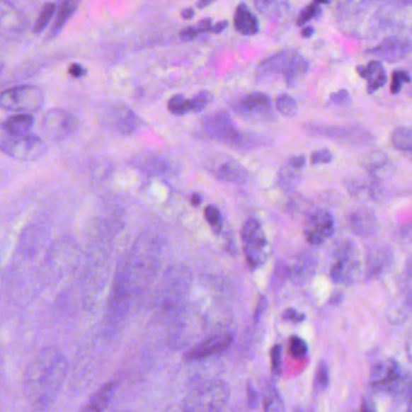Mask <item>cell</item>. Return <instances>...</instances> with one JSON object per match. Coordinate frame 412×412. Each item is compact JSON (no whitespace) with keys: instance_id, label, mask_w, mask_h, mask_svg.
Here are the masks:
<instances>
[{"instance_id":"obj_1","label":"cell","mask_w":412,"mask_h":412,"mask_svg":"<svg viewBox=\"0 0 412 412\" xmlns=\"http://www.w3.org/2000/svg\"><path fill=\"white\" fill-rule=\"evenodd\" d=\"M68 376V360L56 347H44L29 360L23 376V393L34 412L52 408Z\"/></svg>"},{"instance_id":"obj_2","label":"cell","mask_w":412,"mask_h":412,"mask_svg":"<svg viewBox=\"0 0 412 412\" xmlns=\"http://www.w3.org/2000/svg\"><path fill=\"white\" fill-rule=\"evenodd\" d=\"M160 263V242L156 236L144 234L140 236L132 251L120 261L127 280L133 299L139 295L151 282Z\"/></svg>"},{"instance_id":"obj_3","label":"cell","mask_w":412,"mask_h":412,"mask_svg":"<svg viewBox=\"0 0 412 412\" xmlns=\"http://www.w3.org/2000/svg\"><path fill=\"white\" fill-rule=\"evenodd\" d=\"M309 62L294 50H282L260 63L256 69L259 79L282 75L289 86H294L309 71Z\"/></svg>"},{"instance_id":"obj_4","label":"cell","mask_w":412,"mask_h":412,"mask_svg":"<svg viewBox=\"0 0 412 412\" xmlns=\"http://www.w3.org/2000/svg\"><path fill=\"white\" fill-rule=\"evenodd\" d=\"M133 295L122 268L118 265L110 292L107 301V326L109 329H118L126 319L132 305Z\"/></svg>"},{"instance_id":"obj_5","label":"cell","mask_w":412,"mask_h":412,"mask_svg":"<svg viewBox=\"0 0 412 412\" xmlns=\"http://www.w3.org/2000/svg\"><path fill=\"white\" fill-rule=\"evenodd\" d=\"M45 103L42 88L30 85L11 87L0 93V108L10 112L29 114L39 112Z\"/></svg>"},{"instance_id":"obj_6","label":"cell","mask_w":412,"mask_h":412,"mask_svg":"<svg viewBox=\"0 0 412 412\" xmlns=\"http://www.w3.org/2000/svg\"><path fill=\"white\" fill-rule=\"evenodd\" d=\"M0 150L17 161H35L47 151L44 140L34 135L13 137L0 131Z\"/></svg>"},{"instance_id":"obj_7","label":"cell","mask_w":412,"mask_h":412,"mask_svg":"<svg viewBox=\"0 0 412 412\" xmlns=\"http://www.w3.org/2000/svg\"><path fill=\"white\" fill-rule=\"evenodd\" d=\"M242 242L248 264L252 268H261L268 260V239L261 224L256 219H248L242 227Z\"/></svg>"},{"instance_id":"obj_8","label":"cell","mask_w":412,"mask_h":412,"mask_svg":"<svg viewBox=\"0 0 412 412\" xmlns=\"http://www.w3.org/2000/svg\"><path fill=\"white\" fill-rule=\"evenodd\" d=\"M360 271V258L355 244L347 241L336 249L334 263L330 268V278L338 285H350Z\"/></svg>"},{"instance_id":"obj_9","label":"cell","mask_w":412,"mask_h":412,"mask_svg":"<svg viewBox=\"0 0 412 412\" xmlns=\"http://www.w3.org/2000/svg\"><path fill=\"white\" fill-rule=\"evenodd\" d=\"M203 132L225 144L236 145L242 142V133L236 127L231 116L225 112L210 113L202 120Z\"/></svg>"},{"instance_id":"obj_10","label":"cell","mask_w":412,"mask_h":412,"mask_svg":"<svg viewBox=\"0 0 412 412\" xmlns=\"http://www.w3.org/2000/svg\"><path fill=\"white\" fill-rule=\"evenodd\" d=\"M236 114L251 121H268L273 118V104L268 95L254 92L237 99L234 103Z\"/></svg>"},{"instance_id":"obj_11","label":"cell","mask_w":412,"mask_h":412,"mask_svg":"<svg viewBox=\"0 0 412 412\" xmlns=\"http://www.w3.org/2000/svg\"><path fill=\"white\" fill-rule=\"evenodd\" d=\"M371 386L381 391H394L404 382V371L393 359L376 363L370 375Z\"/></svg>"},{"instance_id":"obj_12","label":"cell","mask_w":412,"mask_h":412,"mask_svg":"<svg viewBox=\"0 0 412 412\" xmlns=\"http://www.w3.org/2000/svg\"><path fill=\"white\" fill-rule=\"evenodd\" d=\"M42 128L50 139L63 140L74 132L76 120L67 110L55 108L46 113L44 116Z\"/></svg>"},{"instance_id":"obj_13","label":"cell","mask_w":412,"mask_h":412,"mask_svg":"<svg viewBox=\"0 0 412 412\" xmlns=\"http://www.w3.org/2000/svg\"><path fill=\"white\" fill-rule=\"evenodd\" d=\"M335 222L333 215L326 210H317L309 215L305 224V236L309 244H321L334 234Z\"/></svg>"},{"instance_id":"obj_14","label":"cell","mask_w":412,"mask_h":412,"mask_svg":"<svg viewBox=\"0 0 412 412\" xmlns=\"http://www.w3.org/2000/svg\"><path fill=\"white\" fill-rule=\"evenodd\" d=\"M410 49H411V44L408 39L389 37L386 38L384 42H379V45L375 46L374 49L369 50L367 52L384 61L393 63L404 59L410 52Z\"/></svg>"},{"instance_id":"obj_15","label":"cell","mask_w":412,"mask_h":412,"mask_svg":"<svg viewBox=\"0 0 412 412\" xmlns=\"http://www.w3.org/2000/svg\"><path fill=\"white\" fill-rule=\"evenodd\" d=\"M232 335L222 334L214 335L210 338H206L205 341L198 343L196 346L193 347L191 350L186 353L185 359L189 362H196V360H202L208 358L212 355L222 353L224 350H227L232 343Z\"/></svg>"},{"instance_id":"obj_16","label":"cell","mask_w":412,"mask_h":412,"mask_svg":"<svg viewBox=\"0 0 412 412\" xmlns=\"http://www.w3.org/2000/svg\"><path fill=\"white\" fill-rule=\"evenodd\" d=\"M108 118L110 120L113 127L121 135H132L140 126L138 115L126 105L113 107Z\"/></svg>"},{"instance_id":"obj_17","label":"cell","mask_w":412,"mask_h":412,"mask_svg":"<svg viewBox=\"0 0 412 412\" xmlns=\"http://www.w3.org/2000/svg\"><path fill=\"white\" fill-rule=\"evenodd\" d=\"M348 227L360 237H370L377 230V219L374 212L367 208L353 210L348 217Z\"/></svg>"},{"instance_id":"obj_18","label":"cell","mask_w":412,"mask_h":412,"mask_svg":"<svg viewBox=\"0 0 412 412\" xmlns=\"http://www.w3.org/2000/svg\"><path fill=\"white\" fill-rule=\"evenodd\" d=\"M75 260H76V253L74 252V248L69 244H61L55 248L50 254V270L55 276H58V275L62 276L63 273L69 271L70 268L74 265Z\"/></svg>"},{"instance_id":"obj_19","label":"cell","mask_w":412,"mask_h":412,"mask_svg":"<svg viewBox=\"0 0 412 412\" xmlns=\"http://www.w3.org/2000/svg\"><path fill=\"white\" fill-rule=\"evenodd\" d=\"M116 388L118 384L115 381L102 384L92 394L86 404L84 405L80 412H103L112 403L113 398L115 396Z\"/></svg>"},{"instance_id":"obj_20","label":"cell","mask_w":412,"mask_h":412,"mask_svg":"<svg viewBox=\"0 0 412 412\" xmlns=\"http://www.w3.org/2000/svg\"><path fill=\"white\" fill-rule=\"evenodd\" d=\"M314 133L321 135L330 138H336V139L346 140L352 143H363L365 140L370 139V135L364 131L362 128L357 127H314Z\"/></svg>"},{"instance_id":"obj_21","label":"cell","mask_w":412,"mask_h":412,"mask_svg":"<svg viewBox=\"0 0 412 412\" xmlns=\"http://www.w3.org/2000/svg\"><path fill=\"white\" fill-rule=\"evenodd\" d=\"M358 74L367 81V92L374 93L381 87H384L387 81V74L384 66L379 61H371L365 66H359L357 68Z\"/></svg>"},{"instance_id":"obj_22","label":"cell","mask_w":412,"mask_h":412,"mask_svg":"<svg viewBox=\"0 0 412 412\" xmlns=\"http://www.w3.org/2000/svg\"><path fill=\"white\" fill-rule=\"evenodd\" d=\"M34 118L29 114H16L8 116L0 125V131L6 133L8 136L22 137L30 135V130L33 127Z\"/></svg>"},{"instance_id":"obj_23","label":"cell","mask_w":412,"mask_h":412,"mask_svg":"<svg viewBox=\"0 0 412 412\" xmlns=\"http://www.w3.org/2000/svg\"><path fill=\"white\" fill-rule=\"evenodd\" d=\"M235 28L242 35H256L259 32V22L247 5L241 4L236 8Z\"/></svg>"},{"instance_id":"obj_24","label":"cell","mask_w":412,"mask_h":412,"mask_svg":"<svg viewBox=\"0 0 412 412\" xmlns=\"http://www.w3.org/2000/svg\"><path fill=\"white\" fill-rule=\"evenodd\" d=\"M316 266H317V263L314 256L309 253H302L297 256L293 268L289 270V275L295 282H305L314 275Z\"/></svg>"},{"instance_id":"obj_25","label":"cell","mask_w":412,"mask_h":412,"mask_svg":"<svg viewBox=\"0 0 412 412\" xmlns=\"http://www.w3.org/2000/svg\"><path fill=\"white\" fill-rule=\"evenodd\" d=\"M217 177L223 182L244 183L247 181V171L239 162L229 160L219 166Z\"/></svg>"},{"instance_id":"obj_26","label":"cell","mask_w":412,"mask_h":412,"mask_svg":"<svg viewBox=\"0 0 412 412\" xmlns=\"http://www.w3.org/2000/svg\"><path fill=\"white\" fill-rule=\"evenodd\" d=\"M391 253L386 246H377L371 249L367 258L369 271L371 273H382L388 265L391 264Z\"/></svg>"},{"instance_id":"obj_27","label":"cell","mask_w":412,"mask_h":412,"mask_svg":"<svg viewBox=\"0 0 412 412\" xmlns=\"http://www.w3.org/2000/svg\"><path fill=\"white\" fill-rule=\"evenodd\" d=\"M21 13L17 11V8L8 3H0V28L6 30H17L21 28Z\"/></svg>"},{"instance_id":"obj_28","label":"cell","mask_w":412,"mask_h":412,"mask_svg":"<svg viewBox=\"0 0 412 412\" xmlns=\"http://www.w3.org/2000/svg\"><path fill=\"white\" fill-rule=\"evenodd\" d=\"M79 3L76 1H63L62 4L59 5L58 8L57 16H56V22H55L54 27L51 29L50 32L49 38H54L57 35L61 30H62L63 27L66 25L70 17L73 16V13H75V10L78 8Z\"/></svg>"},{"instance_id":"obj_29","label":"cell","mask_w":412,"mask_h":412,"mask_svg":"<svg viewBox=\"0 0 412 412\" xmlns=\"http://www.w3.org/2000/svg\"><path fill=\"white\" fill-rule=\"evenodd\" d=\"M391 144L394 148L401 151H411L412 150V133L408 127H398L391 133Z\"/></svg>"},{"instance_id":"obj_30","label":"cell","mask_w":412,"mask_h":412,"mask_svg":"<svg viewBox=\"0 0 412 412\" xmlns=\"http://www.w3.org/2000/svg\"><path fill=\"white\" fill-rule=\"evenodd\" d=\"M264 412H285V403L275 387L265 391Z\"/></svg>"},{"instance_id":"obj_31","label":"cell","mask_w":412,"mask_h":412,"mask_svg":"<svg viewBox=\"0 0 412 412\" xmlns=\"http://www.w3.org/2000/svg\"><path fill=\"white\" fill-rule=\"evenodd\" d=\"M57 11V4L55 3H46L40 10V13L38 16L37 22L34 25L33 32L35 34L42 33V30L47 27L50 21L52 20L55 13Z\"/></svg>"},{"instance_id":"obj_32","label":"cell","mask_w":412,"mask_h":412,"mask_svg":"<svg viewBox=\"0 0 412 412\" xmlns=\"http://www.w3.org/2000/svg\"><path fill=\"white\" fill-rule=\"evenodd\" d=\"M213 30V22L210 18H203L202 21L198 23L193 27H188L181 32V38L185 42L189 40H194L195 38L200 35V34L208 33Z\"/></svg>"},{"instance_id":"obj_33","label":"cell","mask_w":412,"mask_h":412,"mask_svg":"<svg viewBox=\"0 0 412 412\" xmlns=\"http://www.w3.org/2000/svg\"><path fill=\"white\" fill-rule=\"evenodd\" d=\"M326 3H328V1H314V3H311V4L302 8L300 13H299V16H297V25H305L312 18H317V17L321 16V5L326 4Z\"/></svg>"},{"instance_id":"obj_34","label":"cell","mask_w":412,"mask_h":412,"mask_svg":"<svg viewBox=\"0 0 412 412\" xmlns=\"http://www.w3.org/2000/svg\"><path fill=\"white\" fill-rule=\"evenodd\" d=\"M277 110L285 116H294L297 113V104L293 97L288 95H280L276 99Z\"/></svg>"},{"instance_id":"obj_35","label":"cell","mask_w":412,"mask_h":412,"mask_svg":"<svg viewBox=\"0 0 412 412\" xmlns=\"http://www.w3.org/2000/svg\"><path fill=\"white\" fill-rule=\"evenodd\" d=\"M330 382L329 367L324 362L318 364L316 375H314V389L321 393L326 391Z\"/></svg>"},{"instance_id":"obj_36","label":"cell","mask_w":412,"mask_h":412,"mask_svg":"<svg viewBox=\"0 0 412 412\" xmlns=\"http://www.w3.org/2000/svg\"><path fill=\"white\" fill-rule=\"evenodd\" d=\"M168 110L174 115H185L190 110V99L184 96L176 95L168 101Z\"/></svg>"},{"instance_id":"obj_37","label":"cell","mask_w":412,"mask_h":412,"mask_svg":"<svg viewBox=\"0 0 412 412\" xmlns=\"http://www.w3.org/2000/svg\"><path fill=\"white\" fill-rule=\"evenodd\" d=\"M299 174H300L299 169L293 168V167L287 165L285 168L280 171L278 183L282 188L290 189L299 182Z\"/></svg>"},{"instance_id":"obj_38","label":"cell","mask_w":412,"mask_h":412,"mask_svg":"<svg viewBox=\"0 0 412 412\" xmlns=\"http://www.w3.org/2000/svg\"><path fill=\"white\" fill-rule=\"evenodd\" d=\"M289 352L294 358H304L309 352V347L302 338L299 336H292L289 340Z\"/></svg>"},{"instance_id":"obj_39","label":"cell","mask_w":412,"mask_h":412,"mask_svg":"<svg viewBox=\"0 0 412 412\" xmlns=\"http://www.w3.org/2000/svg\"><path fill=\"white\" fill-rule=\"evenodd\" d=\"M140 167L150 173H162L167 168L165 161L160 157L151 156L140 162Z\"/></svg>"},{"instance_id":"obj_40","label":"cell","mask_w":412,"mask_h":412,"mask_svg":"<svg viewBox=\"0 0 412 412\" xmlns=\"http://www.w3.org/2000/svg\"><path fill=\"white\" fill-rule=\"evenodd\" d=\"M212 95L210 92L201 91L195 95L194 98L190 99V110L193 113L202 112L203 109L210 103Z\"/></svg>"},{"instance_id":"obj_41","label":"cell","mask_w":412,"mask_h":412,"mask_svg":"<svg viewBox=\"0 0 412 412\" xmlns=\"http://www.w3.org/2000/svg\"><path fill=\"white\" fill-rule=\"evenodd\" d=\"M205 218H206L207 222H208V224H210L213 230L217 231V232L222 230L223 218H222V214H220V210L217 207H206V210H205Z\"/></svg>"},{"instance_id":"obj_42","label":"cell","mask_w":412,"mask_h":412,"mask_svg":"<svg viewBox=\"0 0 412 412\" xmlns=\"http://www.w3.org/2000/svg\"><path fill=\"white\" fill-rule=\"evenodd\" d=\"M411 81L410 75L408 71L405 70H396L391 76V93H399L401 87L404 86L405 84H408Z\"/></svg>"},{"instance_id":"obj_43","label":"cell","mask_w":412,"mask_h":412,"mask_svg":"<svg viewBox=\"0 0 412 412\" xmlns=\"http://www.w3.org/2000/svg\"><path fill=\"white\" fill-rule=\"evenodd\" d=\"M285 3H276V1H256V8L259 10L260 13L264 16L275 17L280 15V6Z\"/></svg>"},{"instance_id":"obj_44","label":"cell","mask_w":412,"mask_h":412,"mask_svg":"<svg viewBox=\"0 0 412 412\" xmlns=\"http://www.w3.org/2000/svg\"><path fill=\"white\" fill-rule=\"evenodd\" d=\"M282 346L275 345L273 350L270 352V358H271V367H273V374L280 375L282 370Z\"/></svg>"},{"instance_id":"obj_45","label":"cell","mask_w":412,"mask_h":412,"mask_svg":"<svg viewBox=\"0 0 412 412\" xmlns=\"http://www.w3.org/2000/svg\"><path fill=\"white\" fill-rule=\"evenodd\" d=\"M333 161V153L329 149H321L312 154L311 156V164L312 165H319V164H330Z\"/></svg>"},{"instance_id":"obj_46","label":"cell","mask_w":412,"mask_h":412,"mask_svg":"<svg viewBox=\"0 0 412 412\" xmlns=\"http://www.w3.org/2000/svg\"><path fill=\"white\" fill-rule=\"evenodd\" d=\"M283 319L287 321H290V323H301L306 319V314H302V312H299L297 309H285L283 314H282Z\"/></svg>"},{"instance_id":"obj_47","label":"cell","mask_w":412,"mask_h":412,"mask_svg":"<svg viewBox=\"0 0 412 412\" xmlns=\"http://www.w3.org/2000/svg\"><path fill=\"white\" fill-rule=\"evenodd\" d=\"M330 101L338 105H346L350 102V93L346 90H340L330 96Z\"/></svg>"},{"instance_id":"obj_48","label":"cell","mask_w":412,"mask_h":412,"mask_svg":"<svg viewBox=\"0 0 412 412\" xmlns=\"http://www.w3.org/2000/svg\"><path fill=\"white\" fill-rule=\"evenodd\" d=\"M68 74H69L71 78H84V76H86L87 75V69L83 66V64L73 63V64L68 68Z\"/></svg>"},{"instance_id":"obj_49","label":"cell","mask_w":412,"mask_h":412,"mask_svg":"<svg viewBox=\"0 0 412 412\" xmlns=\"http://www.w3.org/2000/svg\"><path fill=\"white\" fill-rule=\"evenodd\" d=\"M306 164V159L305 156H302V155H295V156L290 157L288 160V164L287 165L290 166V167H293V168L301 169L304 168V166Z\"/></svg>"},{"instance_id":"obj_50","label":"cell","mask_w":412,"mask_h":412,"mask_svg":"<svg viewBox=\"0 0 412 412\" xmlns=\"http://www.w3.org/2000/svg\"><path fill=\"white\" fill-rule=\"evenodd\" d=\"M247 396L249 406L251 408H256V404H258V393H256V389L253 388L251 384H248L247 386Z\"/></svg>"},{"instance_id":"obj_51","label":"cell","mask_w":412,"mask_h":412,"mask_svg":"<svg viewBox=\"0 0 412 412\" xmlns=\"http://www.w3.org/2000/svg\"><path fill=\"white\" fill-rule=\"evenodd\" d=\"M227 25H229V23H227V21L218 22V23L213 25V30H212V32H213V33H222L224 29H227Z\"/></svg>"},{"instance_id":"obj_52","label":"cell","mask_w":412,"mask_h":412,"mask_svg":"<svg viewBox=\"0 0 412 412\" xmlns=\"http://www.w3.org/2000/svg\"><path fill=\"white\" fill-rule=\"evenodd\" d=\"M314 34V27H305V28L301 30V37L302 38H311Z\"/></svg>"},{"instance_id":"obj_53","label":"cell","mask_w":412,"mask_h":412,"mask_svg":"<svg viewBox=\"0 0 412 412\" xmlns=\"http://www.w3.org/2000/svg\"><path fill=\"white\" fill-rule=\"evenodd\" d=\"M195 15V11L191 8H184L182 11V17L184 20H190V18H193Z\"/></svg>"},{"instance_id":"obj_54","label":"cell","mask_w":412,"mask_h":412,"mask_svg":"<svg viewBox=\"0 0 412 412\" xmlns=\"http://www.w3.org/2000/svg\"><path fill=\"white\" fill-rule=\"evenodd\" d=\"M359 412H375L374 408L371 406L369 403H367V400H364L363 403H362V406H360V410Z\"/></svg>"},{"instance_id":"obj_55","label":"cell","mask_w":412,"mask_h":412,"mask_svg":"<svg viewBox=\"0 0 412 412\" xmlns=\"http://www.w3.org/2000/svg\"><path fill=\"white\" fill-rule=\"evenodd\" d=\"M265 305H266V301L264 300V297H261V300H260L259 305H258V311H256V318L259 319L260 316L263 314V309H265Z\"/></svg>"},{"instance_id":"obj_56","label":"cell","mask_w":412,"mask_h":412,"mask_svg":"<svg viewBox=\"0 0 412 412\" xmlns=\"http://www.w3.org/2000/svg\"><path fill=\"white\" fill-rule=\"evenodd\" d=\"M191 202H193V205H194L195 207L200 206L201 202H202V198H201L200 195L194 194L191 196Z\"/></svg>"},{"instance_id":"obj_57","label":"cell","mask_w":412,"mask_h":412,"mask_svg":"<svg viewBox=\"0 0 412 412\" xmlns=\"http://www.w3.org/2000/svg\"><path fill=\"white\" fill-rule=\"evenodd\" d=\"M210 1H198V8H203V6H207V5H210Z\"/></svg>"},{"instance_id":"obj_58","label":"cell","mask_w":412,"mask_h":412,"mask_svg":"<svg viewBox=\"0 0 412 412\" xmlns=\"http://www.w3.org/2000/svg\"><path fill=\"white\" fill-rule=\"evenodd\" d=\"M1 71H3V68H1V67H0V74H1Z\"/></svg>"}]
</instances>
